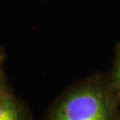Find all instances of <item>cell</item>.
Instances as JSON below:
<instances>
[{
    "label": "cell",
    "mask_w": 120,
    "mask_h": 120,
    "mask_svg": "<svg viewBox=\"0 0 120 120\" xmlns=\"http://www.w3.org/2000/svg\"><path fill=\"white\" fill-rule=\"evenodd\" d=\"M12 92L5 71V53L3 48L0 46V99Z\"/></svg>",
    "instance_id": "cell-4"
},
{
    "label": "cell",
    "mask_w": 120,
    "mask_h": 120,
    "mask_svg": "<svg viewBox=\"0 0 120 120\" xmlns=\"http://www.w3.org/2000/svg\"><path fill=\"white\" fill-rule=\"evenodd\" d=\"M120 101L108 77L91 75L64 90L43 120H118Z\"/></svg>",
    "instance_id": "cell-1"
},
{
    "label": "cell",
    "mask_w": 120,
    "mask_h": 120,
    "mask_svg": "<svg viewBox=\"0 0 120 120\" xmlns=\"http://www.w3.org/2000/svg\"><path fill=\"white\" fill-rule=\"evenodd\" d=\"M0 120H33L27 103L14 92L0 99Z\"/></svg>",
    "instance_id": "cell-2"
},
{
    "label": "cell",
    "mask_w": 120,
    "mask_h": 120,
    "mask_svg": "<svg viewBox=\"0 0 120 120\" xmlns=\"http://www.w3.org/2000/svg\"><path fill=\"white\" fill-rule=\"evenodd\" d=\"M108 79H109V82L114 90L116 96L118 97L120 101V42L116 46L113 66H112V70Z\"/></svg>",
    "instance_id": "cell-3"
},
{
    "label": "cell",
    "mask_w": 120,
    "mask_h": 120,
    "mask_svg": "<svg viewBox=\"0 0 120 120\" xmlns=\"http://www.w3.org/2000/svg\"><path fill=\"white\" fill-rule=\"evenodd\" d=\"M118 120H120V118H119V119H118Z\"/></svg>",
    "instance_id": "cell-5"
}]
</instances>
